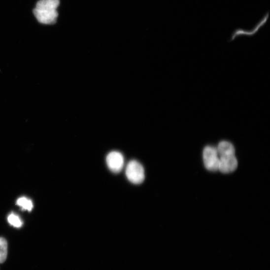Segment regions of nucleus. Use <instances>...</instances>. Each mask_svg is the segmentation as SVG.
<instances>
[{"label": "nucleus", "instance_id": "423d86ee", "mask_svg": "<svg viewBox=\"0 0 270 270\" xmlns=\"http://www.w3.org/2000/svg\"><path fill=\"white\" fill-rule=\"evenodd\" d=\"M217 150L221 156L235 155L234 146L229 141H221L218 144Z\"/></svg>", "mask_w": 270, "mask_h": 270}, {"label": "nucleus", "instance_id": "9d476101", "mask_svg": "<svg viewBox=\"0 0 270 270\" xmlns=\"http://www.w3.org/2000/svg\"><path fill=\"white\" fill-rule=\"evenodd\" d=\"M8 221L10 224L16 228H20L23 225V222L20 218L14 213L11 214L8 216Z\"/></svg>", "mask_w": 270, "mask_h": 270}, {"label": "nucleus", "instance_id": "f257e3e1", "mask_svg": "<svg viewBox=\"0 0 270 270\" xmlns=\"http://www.w3.org/2000/svg\"><path fill=\"white\" fill-rule=\"evenodd\" d=\"M126 175L132 183L140 184L143 182L145 178L144 168L137 161H131L126 167Z\"/></svg>", "mask_w": 270, "mask_h": 270}, {"label": "nucleus", "instance_id": "f03ea898", "mask_svg": "<svg viewBox=\"0 0 270 270\" xmlns=\"http://www.w3.org/2000/svg\"><path fill=\"white\" fill-rule=\"evenodd\" d=\"M218 155L217 149L213 146H207L204 149L202 152L204 163L209 171L215 172L219 170L220 159Z\"/></svg>", "mask_w": 270, "mask_h": 270}, {"label": "nucleus", "instance_id": "20e7f679", "mask_svg": "<svg viewBox=\"0 0 270 270\" xmlns=\"http://www.w3.org/2000/svg\"><path fill=\"white\" fill-rule=\"evenodd\" d=\"M33 13L37 20L44 24H53L57 21L58 13L57 10H47L35 8Z\"/></svg>", "mask_w": 270, "mask_h": 270}, {"label": "nucleus", "instance_id": "6e6552de", "mask_svg": "<svg viewBox=\"0 0 270 270\" xmlns=\"http://www.w3.org/2000/svg\"><path fill=\"white\" fill-rule=\"evenodd\" d=\"M8 244L3 238L0 237V264L4 263L7 257Z\"/></svg>", "mask_w": 270, "mask_h": 270}, {"label": "nucleus", "instance_id": "0eeeda50", "mask_svg": "<svg viewBox=\"0 0 270 270\" xmlns=\"http://www.w3.org/2000/svg\"><path fill=\"white\" fill-rule=\"evenodd\" d=\"M60 5V0H40L36 8L47 10H57Z\"/></svg>", "mask_w": 270, "mask_h": 270}, {"label": "nucleus", "instance_id": "1a4fd4ad", "mask_svg": "<svg viewBox=\"0 0 270 270\" xmlns=\"http://www.w3.org/2000/svg\"><path fill=\"white\" fill-rule=\"evenodd\" d=\"M17 205L22 208L23 210L31 211L33 208L32 201L25 197L19 198L17 201Z\"/></svg>", "mask_w": 270, "mask_h": 270}, {"label": "nucleus", "instance_id": "7ed1b4c3", "mask_svg": "<svg viewBox=\"0 0 270 270\" xmlns=\"http://www.w3.org/2000/svg\"><path fill=\"white\" fill-rule=\"evenodd\" d=\"M106 163L109 169L112 172L118 173L122 171L124 166V157L119 152H111L107 156Z\"/></svg>", "mask_w": 270, "mask_h": 270}, {"label": "nucleus", "instance_id": "39448f33", "mask_svg": "<svg viewBox=\"0 0 270 270\" xmlns=\"http://www.w3.org/2000/svg\"><path fill=\"white\" fill-rule=\"evenodd\" d=\"M238 166V162L235 155L221 156L219 170L223 173L234 171Z\"/></svg>", "mask_w": 270, "mask_h": 270}]
</instances>
